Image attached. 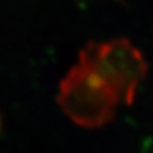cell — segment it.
Here are the masks:
<instances>
[{
    "instance_id": "cell-1",
    "label": "cell",
    "mask_w": 153,
    "mask_h": 153,
    "mask_svg": "<svg viewBox=\"0 0 153 153\" xmlns=\"http://www.w3.org/2000/svg\"><path fill=\"white\" fill-rule=\"evenodd\" d=\"M79 63L98 75L127 105L134 102L137 88L148 71L142 53L127 37L88 41L79 53Z\"/></svg>"
},
{
    "instance_id": "cell-3",
    "label": "cell",
    "mask_w": 153,
    "mask_h": 153,
    "mask_svg": "<svg viewBox=\"0 0 153 153\" xmlns=\"http://www.w3.org/2000/svg\"><path fill=\"white\" fill-rule=\"evenodd\" d=\"M0 127H1V121H0Z\"/></svg>"
},
{
    "instance_id": "cell-2",
    "label": "cell",
    "mask_w": 153,
    "mask_h": 153,
    "mask_svg": "<svg viewBox=\"0 0 153 153\" xmlns=\"http://www.w3.org/2000/svg\"><path fill=\"white\" fill-rule=\"evenodd\" d=\"M57 102L74 123L89 129L110 123L121 104L116 93L80 63L71 66L60 80Z\"/></svg>"
}]
</instances>
